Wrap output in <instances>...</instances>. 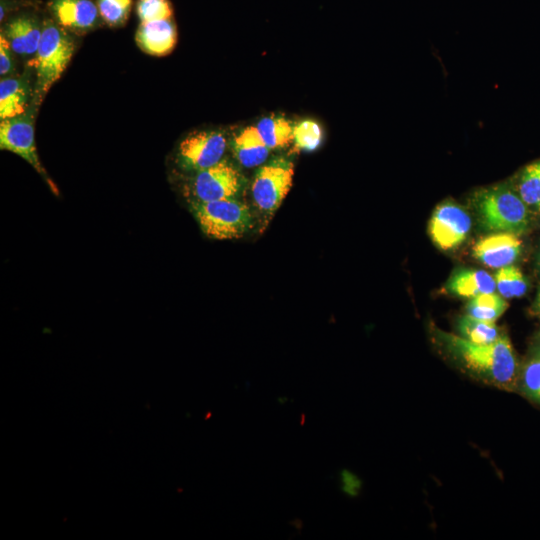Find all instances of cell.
<instances>
[{"mask_svg": "<svg viewBox=\"0 0 540 540\" xmlns=\"http://www.w3.org/2000/svg\"><path fill=\"white\" fill-rule=\"evenodd\" d=\"M436 336L452 358L472 375L507 391L517 387L518 363L507 336L501 335L486 344L473 343L462 336L440 330Z\"/></svg>", "mask_w": 540, "mask_h": 540, "instance_id": "1", "label": "cell"}, {"mask_svg": "<svg viewBox=\"0 0 540 540\" xmlns=\"http://www.w3.org/2000/svg\"><path fill=\"white\" fill-rule=\"evenodd\" d=\"M475 207L482 226L494 232L524 233L528 227V210L520 196L504 186L479 191Z\"/></svg>", "mask_w": 540, "mask_h": 540, "instance_id": "2", "label": "cell"}, {"mask_svg": "<svg viewBox=\"0 0 540 540\" xmlns=\"http://www.w3.org/2000/svg\"><path fill=\"white\" fill-rule=\"evenodd\" d=\"M191 208L203 233L213 239H237L252 226L248 206L234 198L194 201Z\"/></svg>", "mask_w": 540, "mask_h": 540, "instance_id": "3", "label": "cell"}, {"mask_svg": "<svg viewBox=\"0 0 540 540\" xmlns=\"http://www.w3.org/2000/svg\"><path fill=\"white\" fill-rule=\"evenodd\" d=\"M75 45L70 36L54 22L43 24L42 36L32 64L40 93L45 94L68 65Z\"/></svg>", "mask_w": 540, "mask_h": 540, "instance_id": "4", "label": "cell"}, {"mask_svg": "<svg viewBox=\"0 0 540 540\" xmlns=\"http://www.w3.org/2000/svg\"><path fill=\"white\" fill-rule=\"evenodd\" d=\"M293 175V164L285 159H276L260 167L252 184L256 206L266 213L276 211L292 186Z\"/></svg>", "mask_w": 540, "mask_h": 540, "instance_id": "5", "label": "cell"}, {"mask_svg": "<svg viewBox=\"0 0 540 540\" xmlns=\"http://www.w3.org/2000/svg\"><path fill=\"white\" fill-rule=\"evenodd\" d=\"M226 138L219 131H198L188 135L179 145L177 159L186 170L202 171L222 160Z\"/></svg>", "mask_w": 540, "mask_h": 540, "instance_id": "6", "label": "cell"}, {"mask_svg": "<svg viewBox=\"0 0 540 540\" xmlns=\"http://www.w3.org/2000/svg\"><path fill=\"white\" fill-rule=\"evenodd\" d=\"M243 181L242 175L231 163L221 160L212 167L198 171L192 181V193L200 202L234 198L241 190Z\"/></svg>", "mask_w": 540, "mask_h": 540, "instance_id": "7", "label": "cell"}, {"mask_svg": "<svg viewBox=\"0 0 540 540\" xmlns=\"http://www.w3.org/2000/svg\"><path fill=\"white\" fill-rule=\"evenodd\" d=\"M471 229L468 213L459 205L446 202L439 205L432 214L429 232L433 242L443 250L460 245Z\"/></svg>", "mask_w": 540, "mask_h": 540, "instance_id": "8", "label": "cell"}, {"mask_svg": "<svg viewBox=\"0 0 540 540\" xmlns=\"http://www.w3.org/2000/svg\"><path fill=\"white\" fill-rule=\"evenodd\" d=\"M0 147L21 156L46 176L36 152L33 123L27 117L21 115L1 121Z\"/></svg>", "mask_w": 540, "mask_h": 540, "instance_id": "9", "label": "cell"}, {"mask_svg": "<svg viewBox=\"0 0 540 540\" xmlns=\"http://www.w3.org/2000/svg\"><path fill=\"white\" fill-rule=\"evenodd\" d=\"M522 242L518 235L495 232L480 239L473 248V255L488 267L501 268L512 265L521 253Z\"/></svg>", "mask_w": 540, "mask_h": 540, "instance_id": "10", "label": "cell"}, {"mask_svg": "<svg viewBox=\"0 0 540 540\" xmlns=\"http://www.w3.org/2000/svg\"><path fill=\"white\" fill-rule=\"evenodd\" d=\"M176 28L171 19L141 22L136 40L145 52L161 56L169 53L176 43Z\"/></svg>", "mask_w": 540, "mask_h": 540, "instance_id": "11", "label": "cell"}, {"mask_svg": "<svg viewBox=\"0 0 540 540\" xmlns=\"http://www.w3.org/2000/svg\"><path fill=\"white\" fill-rule=\"evenodd\" d=\"M50 8L59 25L77 30L93 27L99 14L91 0H52Z\"/></svg>", "mask_w": 540, "mask_h": 540, "instance_id": "12", "label": "cell"}, {"mask_svg": "<svg viewBox=\"0 0 540 540\" xmlns=\"http://www.w3.org/2000/svg\"><path fill=\"white\" fill-rule=\"evenodd\" d=\"M42 29L43 26L35 17L20 15L6 25L4 36L14 52L21 55H31L38 50Z\"/></svg>", "mask_w": 540, "mask_h": 540, "instance_id": "13", "label": "cell"}, {"mask_svg": "<svg viewBox=\"0 0 540 540\" xmlns=\"http://www.w3.org/2000/svg\"><path fill=\"white\" fill-rule=\"evenodd\" d=\"M446 288L457 296L473 298L479 294L494 292L496 284L494 277L484 270L463 268L454 271Z\"/></svg>", "mask_w": 540, "mask_h": 540, "instance_id": "14", "label": "cell"}, {"mask_svg": "<svg viewBox=\"0 0 540 540\" xmlns=\"http://www.w3.org/2000/svg\"><path fill=\"white\" fill-rule=\"evenodd\" d=\"M233 151L241 165L251 168L267 159L270 148L262 140L257 128L249 126L235 137Z\"/></svg>", "mask_w": 540, "mask_h": 540, "instance_id": "15", "label": "cell"}, {"mask_svg": "<svg viewBox=\"0 0 540 540\" xmlns=\"http://www.w3.org/2000/svg\"><path fill=\"white\" fill-rule=\"evenodd\" d=\"M27 89L19 79L5 78L0 81L1 120L21 116L27 107Z\"/></svg>", "mask_w": 540, "mask_h": 540, "instance_id": "16", "label": "cell"}, {"mask_svg": "<svg viewBox=\"0 0 540 540\" xmlns=\"http://www.w3.org/2000/svg\"><path fill=\"white\" fill-rule=\"evenodd\" d=\"M256 128L270 149L287 146L293 140V126L283 117L263 118Z\"/></svg>", "mask_w": 540, "mask_h": 540, "instance_id": "17", "label": "cell"}, {"mask_svg": "<svg viewBox=\"0 0 540 540\" xmlns=\"http://www.w3.org/2000/svg\"><path fill=\"white\" fill-rule=\"evenodd\" d=\"M508 304L504 297L498 294H479L468 302V315L490 322H495L507 309Z\"/></svg>", "mask_w": 540, "mask_h": 540, "instance_id": "18", "label": "cell"}, {"mask_svg": "<svg viewBox=\"0 0 540 540\" xmlns=\"http://www.w3.org/2000/svg\"><path fill=\"white\" fill-rule=\"evenodd\" d=\"M458 330L463 338L478 344L493 342L502 335L495 322L481 320L468 314L459 319Z\"/></svg>", "mask_w": 540, "mask_h": 540, "instance_id": "19", "label": "cell"}, {"mask_svg": "<svg viewBox=\"0 0 540 540\" xmlns=\"http://www.w3.org/2000/svg\"><path fill=\"white\" fill-rule=\"evenodd\" d=\"M494 280L496 289L504 298L521 297L527 290V281L519 268L508 265L499 268Z\"/></svg>", "mask_w": 540, "mask_h": 540, "instance_id": "20", "label": "cell"}, {"mask_svg": "<svg viewBox=\"0 0 540 540\" xmlns=\"http://www.w3.org/2000/svg\"><path fill=\"white\" fill-rule=\"evenodd\" d=\"M519 194L526 205L540 209V161L524 169L519 182Z\"/></svg>", "mask_w": 540, "mask_h": 540, "instance_id": "21", "label": "cell"}, {"mask_svg": "<svg viewBox=\"0 0 540 540\" xmlns=\"http://www.w3.org/2000/svg\"><path fill=\"white\" fill-rule=\"evenodd\" d=\"M293 141L301 150L313 151L322 141V130L313 120H303L293 126Z\"/></svg>", "mask_w": 540, "mask_h": 540, "instance_id": "22", "label": "cell"}, {"mask_svg": "<svg viewBox=\"0 0 540 540\" xmlns=\"http://www.w3.org/2000/svg\"><path fill=\"white\" fill-rule=\"evenodd\" d=\"M131 3V0H97V7L107 24L117 26L126 21Z\"/></svg>", "mask_w": 540, "mask_h": 540, "instance_id": "23", "label": "cell"}, {"mask_svg": "<svg viewBox=\"0 0 540 540\" xmlns=\"http://www.w3.org/2000/svg\"><path fill=\"white\" fill-rule=\"evenodd\" d=\"M137 14L141 22L171 19L172 8L168 0H138Z\"/></svg>", "mask_w": 540, "mask_h": 540, "instance_id": "24", "label": "cell"}, {"mask_svg": "<svg viewBox=\"0 0 540 540\" xmlns=\"http://www.w3.org/2000/svg\"><path fill=\"white\" fill-rule=\"evenodd\" d=\"M520 380L524 391L540 402V357L534 358L525 364Z\"/></svg>", "mask_w": 540, "mask_h": 540, "instance_id": "25", "label": "cell"}, {"mask_svg": "<svg viewBox=\"0 0 540 540\" xmlns=\"http://www.w3.org/2000/svg\"><path fill=\"white\" fill-rule=\"evenodd\" d=\"M11 50L12 49L6 37L3 34H1V37H0V75L1 76L8 74L13 67Z\"/></svg>", "mask_w": 540, "mask_h": 540, "instance_id": "26", "label": "cell"}, {"mask_svg": "<svg viewBox=\"0 0 540 540\" xmlns=\"http://www.w3.org/2000/svg\"><path fill=\"white\" fill-rule=\"evenodd\" d=\"M535 311L537 314L540 315V288L537 294V298L535 300Z\"/></svg>", "mask_w": 540, "mask_h": 540, "instance_id": "27", "label": "cell"}, {"mask_svg": "<svg viewBox=\"0 0 540 540\" xmlns=\"http://www.w3.org/2000/svg\"><path fill=\"white\" fill-rule=\"evenodd\" d=\"M538 264L540 265V253L538 255Z\"/></svg>", "mask_w": 540, "mask_h": 540, "instance_id": "28", "label": "cell"}, {"mask_svg": "<svg viewBox=\"0 0 540 540\" xmlns=\"http://www.w3.org/2000/svg\"><path fill=\"white\" fill-rule=\"evenodd\" d=\"M539 357H540V350H539Z\"/></svg>", "mask_w": 540, "mask_h": 540, "instance_id": "29", "label": "cell"}]
</instances>
